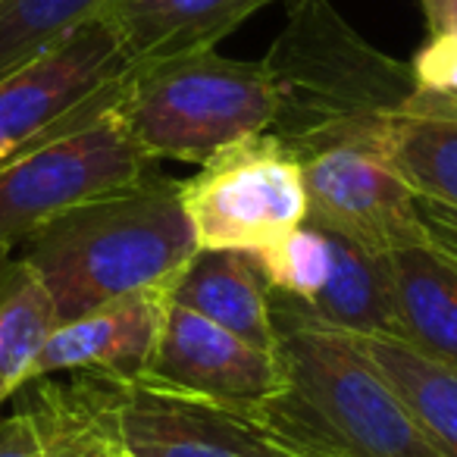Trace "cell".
<instances>
[{"label":"cell","mask_w":457,"mask_h":457,"mask_svg":"<svg viewBox=\"0 0 457 457\" xmlns=\"http://www.w3.org/2000/svg\"><path fill=\"white\" fill-rule=\"evenodd\" d=\"M116 113L151 160L204 166L267 135L276 95L263 60L245 63L204 51L138 66Z\"/></svg>","instance_id":"obj_4"},{"label":"cell","mask_w":457,"mask_h":457,"mask_svg":"<svg viewBox=\"0 0 457 457\" xmlns=\"http://www.w3.org/2000/svg\"><path fill=\"white\" fill-rule=\"evenodd\" d=\"M170 298L254 348L276 354L279 338L270 311V288L248 251L197 248L172 282Z\"/></svg>","instance_id":"obj_14"},{"label":"cell","mask_w":457,"mask_h":457,"mask_svg":"<svg viewBox=\"0 0 457 457\" xmlns=\"http://www.w3.org/2000/svg\"><path fill=\"white\" fill-rule=\"evenodd\" d=\"M110 0H0V79L97 20Z\"/></svg>","instance_id":"obj_20"},{"label":"cell","mask_w":457,"mask_h":457,"mask_svg":"<svg viewBox=\"0 0 457 457\" xmlns=\"http://www.w3.org/2000/svg\"><path fill=\"white\" fill-rule=\"evenodd\" d=\"M386 157L413 195L457 207V122L436 116H395Z\"/></svg>","instance_id":"obj_19"},{"label":"cell","mask_w":457,"mask_h":457,"mask_svg":"<svg viewBox=\"0 0 457 457\" xmlns=\"http://www.w3.org/2000/svg\"><path fill=\"white\" fill-rule=\"evenodd\" d=\"M417 216L423 222L432 248H438L448 261L457 263V207L417 195Z\"/></svg>","instance_id":"obj_22"},{"label":"cell","mask_w":457,"mask_h":457,"mask_svg":"<svg viewBox=\"0 0 457 457\" xmlns=\"http://www.w3.org/2000/svg\"><path fill=\"white\" fill-rule=\"evenodd\" d=\"M195 254L182 182L154 172L132 188L54 216L22 245V257L57 307V326L126 295L170 292Z\"/></svg>","instance_id":"obj_2"},{"label":"cell","mask_w":457,"mask_h":457,"mask_svg":"<svg viewBox=\"0 0 457 457\" xmlns=\"http://www.w3.org/2000/svg\"><path fill=\"white\" fill-rule=\"evenodd\" d=\"M163 288H147L60 323L32 363V379L79 373L113 386L145 382L163 320Z\"/></svg>","instance_id":"obj_12"},{"label":"cell","mask_w":457,"mask_h":457,"mask_svg":"<svg viewBox=\"0 0 457 457\" xmlns=\"http://www.w3.org/2000/svg\"><path fill=\"white\" fill-rule=\"evenodd\" d=\"M20 407L32 417L45 457H126L91 407L82 379L54 382L51 376L22 388Z\"/></svg>","instance_id":"obj_18"},{"label":"cell","mask_w":457,"mask_h":457,"mask_svg":"<svg viewBox=\"0 0 457 457\" xmlns=\"http://www.w3.org/2000/svg\"><path fill=\"white\" fill-rule=\"evenodd\" d=\"M57 307L22 254L0 248V404L32 379V363L51 332Z\"/></svg>","instance_id":"obj_17"},{"label":"cell","mask_w":457,"mask_h":457,"mask_svg":"<svg viewBox=\"0 0 457 457\" xmlns=\"http://www.w3.org/2000/svg\"><path fill=\"white\" fill-rule=\"evenodd\" d=\"M138 72L104 16L0 79V163L88 126L120 104Z\"/></svg>","instance_id":"obj_5"},{"label":"cell","mask_w":457,"mask_h":457,"mask_svg":"<svg viewBox=\"0 0 457 457\" xmlns=\"http://www.w3.org/2000/svg\"><path fill=\"white\" fill-rule=\"evenodd\" d=\"M248 254L254 257L270 295L313 323L348 336H398L386 254L363 248L313 216L286 238Z\"/></svg>","instance_id":"obj_7"},{"label":"cell","mask_w":457,"mask_h":457,"mask_svg":"<svg viewBox=\"0 0 457 457\" xmlns=\"http://www.w3.org/2000/svg\"><path fill=\"white\" fill-rule=\"evenodd\" d=\"M182 207L197 248L257 251L307 220V188L301 166L270 135H257L182 182Z\"/></svg>","instance_id":"obj_9"},{"label":"cell","mask_w":457,"mask_h":457,"mask_svg":"<svg viewBox=\"0 0 457 457\" xmlns=\"http://www.w3.org/2000/svg\"><path fill=\"white\" fill-rule=\"evenodd\" d=\"M429 29L426 45L438 47H457V0H420Z\"/></svg>","instance_id":"obj_24"},{"label":"cell","mask_w":457,"mask_h":457,"mask_svg":"<svg viewBox=\"0 0 457 457\" xmlns=\"http://www.w3.org/2000/svg\"><path fill=\"white\" fill-rule=\"evenodd\" d=\"M273 0H110L104 20L135 66L213 51Z\"/></svg>","instance_id":"obj_13"},{"label":"cell","mask_w":457,"mask_h":457,"mask_svg":"<svg viewBox=\"0 0 457 457\" xmlns=\"http://www.w3.org/2000/svg\"><path fill=\"white\" fill-rule=\"evenodd\" d=\"M0 457H45L32 417L20 404L13 413L0 417Z\"/></svg>","instance_id":"obj_23"},{"label":"cell","mask_w":457,"mask_h":457,"mask_svg":"<svg viewBox=\"0 0 457 457\" xmlns=\"http://www.w3.org/2000/svg\"><path fill=\"white\" fill-rule=\"evenodd\" d=\"M307 216L326 222L357 245L392 254L423 245L426 228L417 216V195L373 145H345L301 163Z\"/></svg>","instance_id":"obj_10"},{"label":"cell","mask_w":457,"mask_h":457,"mask_svg":"<svg viewBox=\"0 0 457 457\" xmlns=\"http://www.w3.org/2000/svg\"><path fill=\"white\" fill-rule=\"evenodd\" d=\"M79 376V373H76ZM91 407L126 457H320L254 411L132 382L79 376Z\"/></svg>","instance_id":"obj_8"},{"label":"cell","mask_w":457,"mask_h":457,"mask_svg":"<svg viewBox=\"0 0 457 457\" xmlns=\"http://www.w3.org/2000/svg\"><path fill=\"white\" fill-rule=\"evenodd\" d=\"M154 160L135 145L116 107L0 163V248L16 251L41 226L95 197L132 188Z\"/></svg>","instance_id":"obj_6"},{"label":"cell","mask_w":457,"mask_h":457,"mask_svg":"<svg viewBox=\"0 0 457 457\" xmlns=\"http://www.w3.org/2000/svg\"><path fill=\"white\" fill-rule=\"evenodd\" d=\"M145 382L236 411H257L286 386L279 357L210 323L170 295Z\"/></svg>","instance_id":"obj_11"},{"label":"cell","mask_w":457,"mask_h":457,"mask_svg":"<svg viewBox=\"0 0 457 457\" xmlns=\"http://www.w3.org/2000/svg\"><path fill=\"white\" fill-rule=\"evenodd\" d=\"M386 257L398 338L457 367V263L429 242L407 245Z\"/></svg>","instance_id":"obj_15"},{"label":"cell","mask_w":457,"mask_h":457,"mask_svg":"<svg viewBox=\"0 0 457 457\" xmlns=\"http://www.w3.org/2000/svg\"><path fill=\"white\" fill-rule=\"evenodd\" d=\"M282 392L257 417L320 457H442L345 332L270 295Z\"/></svg>","instance_id":"obj_3"},{"label":"cell","mask_w":457,"mask_h":457,"mask_svg":"<svg viewBox=\"0 0 457 457\" xmlns=\"http://www.w3.org/2000/svg\"><path fill=\"white\" fill-rule=\"evenodd\" d=\"M348 338L398 392L426 442L442 457H457V367L423 354L398 336L367 332Z\"/></svg>","instance_id":"obj_16"},{"label":"cell","mask_w":457,"mask_h":457,"mask_svg":"<svg viewBox=\"0 0 457 457\" xmlns=\"http://www.w3.org/2000/svg\"><path fill=\"white\" fill-rule=\"evenodd\" d=\"M263 70L276 95L267 135L298 166L345 145L386 151L417 88L413 66L370 45L329 0H295Z\"/></svg>","instance_id":"obj_1"},{"label":"cell","mask_w":457,"mask_h":457,"mask_svg":"<svg viewBox=\"0 0 457 457\" xmlns=\"http://www.w3.org/2000/svg\"><path fill=\"white\" fill-rule=\"evenodd\" d=\"M411 66L417 88L407 116H436L457 122V47L423 45Z\"/></svg>","instance_id":"obj_21"}]
</instances>
